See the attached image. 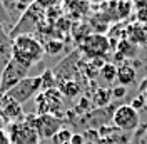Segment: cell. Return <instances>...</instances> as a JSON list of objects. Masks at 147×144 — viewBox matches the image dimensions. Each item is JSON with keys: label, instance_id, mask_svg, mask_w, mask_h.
<instances>
[{"label": "cell", "instance_id": "cell-1", "mask_svg": "<svg viewBox=\"0 0 147 144\" xmlns=\"http://www.w3.org/2000/svg\"><path fill=\"white\" fill-rule=\"evenodd\" d=\"M44 54H45L44 44L32 34H24L13 39V59L27 65L28 69L40 62Z\"/></svg>", "mask_w": 147, "mask_h": 144}, {"label": "cell", "instance_id": "cell-2", "mask_svg": "<svg viewBox=\"0 0 147 144\" xmlns=\"http://www.w3.org/2000/svg\"><path fill=\"white\" fill-rule=\"evenodd\" d=\"M35 117V114H28L24 121L9 124L10 144H38L40 137L34 127Z\"/></svg>", "mask_w": 147, "mask_h": 144}, {"label": "cell", "instance_id": "cell-3", "mask_svg": "<svg viewBox=\"0 0 147 144\" xmlns=\"http://www.w3.org/2000/svg\"><path fill=\"white\" fill-rule=\"evenodd\" d=\"M44 89L42 86V77L37 75V77H25L22 82H18L13 89H10L9 94L12 99H15L18 104H24L32 97H37L40 94V90Z\"/></svg>", "mask_w": 147, "mask_h": 144}, {"label": "cell", "instance_id": "cell-4", "mask_svg": "<svg viewBox=\"0 0 147 144\" xmlns=\"http://www.w3.org/2000/svg\"><path fill=\"white\" fill-rule=\"evenodd\" d=\"M28 69L27 65L20 64L18 60L12 59V62L7 65V69L2 74V79H0V96L7 94L10 89H13L18 82H22L25 77H28Z\"/></svg>", "mask_w": 147, "mask_h": 144}, {"label": "cell", "instance_id": "cell-5", "mask_svg": "<svg viewBox=\"0 0 147 144\" xmlns=\"http://www.w3.org/2000/svg\"><path fill=\"white\" fill-rule=\"evenodd\" d=\"M35 104L38 107V114H54L62 111V92L59 87H50V89L42 90L35 97Z\"/></svg>", "mask_w": 147, "mask_h": 144}, {"label": "cell", "instance_id": "cell-6", "mask_svg": "<svg viewBox=\"0 0 147 144\" xmlns=\"http://www.w3.org/2000/svg\"><path fill=\"white\" fill-rule=\"evenodd\" d=\"M112 122H114L115 127H119L120 131L132 132L139 126V112L130 104L119 106V107H115L114 114H112Z\"/></svg>", "mask_w": 147, "mask_h": 144}, {"label": "cell", "instance_id": "cell-7", "mask_svg": "<svg viewBox=\"0 0 147 144\" xmlns=\"http://www.w3.org/2000/svg\"><path fill=\"white\" fill-rule=\"evenodd\" d=\"M109 49H110V40L105 35L99 34V32L90 34L80 44V50L87 57H92V59H99L102 55H105L109 52Z\"/></svg>", "mask_w": 147, "mask_h": 144}, {"label": "cell", "instance_id": "cell-8", "mask_svg": "<svg viewBox=\"0 0 147 144\" xmlns=\"http://www.w3.org/2000/svg\"><path fill=\"white\" fill-rule=\"evenodd\" d=\"M34 127H35L38 137H42V139L52 137L54 139V136L62 129V121L54 114H38L35 117Z\"/></svg>", "mask_w": 147, "mask_h": 144}, {"label": "cell", "instance_id": "cell-9", "mask_svg": "<svg viewBox=\"0 0 147 144\" xmlns=\"http://www.w3.org/2000/svg\"><path fill=\"white\" fill-rule=\"evenodd\" d=\"M0 116L3 117V121L7 124L20 122L25 117L24 111H22V104H18L15 99H12L9 94L0 96Z\"/></svg>", "mask_w": 147, "mask_h": 144}, {"label": "cell", "instance_id": "cell-10", "mask_svg": "<svg viewBox=\"0 0 147 144\" xmlns=\"http://www.w3.org/2000/svg\"><path fill=\"white\" fill-rule=\"evenodd\" d=\"M12 59H13V39L0 25V79L7 65L12 62Z\"/></svg>", "mask_w": 147, "mask_h": 144}, {"label": "cell", "instance_id": "cell-11", "mask_svg": "<svg viewBox=\"0 0 147 144\" xmlns=\"http://www.w3.org/2000/svg\"><path fill=\"white\" fill-rule=\"evenodd\" d=\"M137 79V72L130 64H122L120 67H117V81L120 82V86L127 87L130 84H134Z\"/></svg>", "mask_w": 147, "mask_h": 144}, {"label": "cell", "instance_id": "cell-12", "mask_svg": "<svg viewBox=\"0 0 147 144\" xmlns=\"http://www.w3.org/2000/svg\"><path fill=\"white\" fill-rule=\"evenodd\" d=\"M64 7L74 17H82L89 10V0H64Z\"/></svg>", "mask_w": 147, "mask_h": 144}, {"label": "cell", "instance_id": "cell-13", "mask_svg": "<svg viewBox=\"0 0 147 144\" xmlns=\"http://www.w3.org/2000/svg\"><path fill=\"white\" fill-rule=\"evenodd\" d=\"M57 87L60 89L62 96H67V97H75V96H79V94H80V90H82L80 84H79L77 81H74V79L59 82V86H57Z\"/></svg>", "mask_w": 147, "mask_h": 144}, {"label": "cell", "instance_id": "cell-14", "mask_svg": "<svg viewBox=\"0 0 147 144\" xmlns=\"http://www.w3.org/2000/svg\"><path fill=\"white\" fill-rule=\"evenodd\" d=\"M99 74L102 75V79L105 82H114L115 79H117V67L114 65V64H104L100 67V71H99Z\"/></svg>", "mask_w": 147, "mask_h": 144}, {"label": "cell", "instance_id": "cell-15", "mask_svg": "<svg viewBox=\"0 0 147 144\" xmlns=\"http://www.w3.org/2000/svg\"><path fill=\"white\" fill-rule=\"evenodd\" d=\"M112 94V90L109 89H97V92L94 94V102H95V106H107L109 104V101H110V96Z\"/></svg>", "mask_w": 147, "mask_h": 144}, {"label": "cell", "instance_id": "cell-16", "mask_svg": "<svg viewBox=\"0 0 147 144\" xmlns=\"http://www.w3.org/2000/svg\"><path fill=\"white\" fill-rule=\"evenodd\" d=\"M70 139H72V132L70 131H67V129H60L57 134L54 136V141L57 144H65V143H70Z\"/></svg>", "mask_w": 147, "mask_h": 144}, {"label": "cell", "instance_id": "cell-17", "mask_svg": "<svg viewBox=\"0 0 147 144\" xmlns=\"http://www.w3.org/2000/svg\"><path fill=\"white\" fill-rule=\"evenodd\" d=\"M44 49H45V52L55 55L62 50V42H59V40H50L47 45H44Z\"/></svg>", "mask_w": 147, "mask_h": 144}, {"label": "cell", "instance_id": "cell-18", "mask_svg": "<svg viewBox=\"0 0 147 144\" xmlns=\"http://www.w3.org/2000/svg\"><path fill=\"white\" fill-rule=\"evenodd\" d=\"M136 20H137L139 24H142V25L147 27V9L136 10Z\"/></svg>", "mask_w": 147, "mask_h": 144}, {"label": "cell", "instance_id": "cell-19", "mask_svg": "<svg viewBox=\"0 0 147 144\" xmlns=\"http://www.w3.org/2000/svg\"><path fill=\"white\" fill-rule=\"evenodd\" d=\"M0 144H10L9 132H7L5 129H0Z\"/></svg>", "mask_w": 147, "mask_h": 144}, {"label": "cell", "instance_id": "cell-20", "mask_svg": "<svg viewBox=\"0 0 147 144\" xmlns=\"http://www.w3.org/2000/svg\"><path fill=\"white\" fill-rule=\"evenodd\" d=\"M130 2H132V5H134L137 10L147 9V0H130Z\"/></svg>", "mask_w": 147, "mask_h": 144}, {"label": "cell", "instance_id": "cell-21", "mask_svg": "<svg viewBox=\"0 0 147 144\" xmlns=\"http://www.w3.org/2000/svg\"><path fill=\"white\" fill-rule=\"evenodd\" d=\"M112 94H114V97H124L125 96V87L119 86V87H115V89L112 90Z\"/></svg>", "mask_w": 147, "mask_h": 144}, {"label": "cell", "instance_id": "cell-22", "mask_svg": "<svg viewBox=\"0 0 147 144\" xmlns=\"http://www.w3.org/2000/svg\"><path fill=\"white\" fill-rule=\"evenodd\" d=\"M15 2H18L20 5H22V9H25V7H32L34 3H37V0H15Z\"/></svg>", "mask_w": 147, "mask_h": 144}, {"label": "cell", "instance_id": "cell-23", "mask_svg": "<svg viewBox=\"0 0 147 144\" xmlns=\"http://www.w3.org/2000/svg\"><path fill=\"white\" fill-rule=\"evenodd\" d=\"M130 106L136 109V111H139V109H140V106H144V99H142V97H137V99L132 101V104H130Z\"/></svg>", "mask_w": 147, "mask_h": 144}, {"label": "cell", "instance_id": "cell-24", "mask_svg": "<svg viewBox=\"0 0 147 144\" xmlns=\"http://www.w3.org/2000/svg\"><path fill=\"white\" fill-rule=\"evenodd\" d=\"M72 144H82L84 143V137L80 134H72V139H70Z\"/></svg>", "mask_w": 147, "mask_h": 144}, {"label": "cell", "instance_id": "cell-25", "mask_svg": "<svg viewBox=\"0 0 147 144\" xmlns=\"http://www.w3.org/2000/svg\"><path fill=\"white\" fill-rule=\"evenodd\" d=\"M5 124H7V122L3 121V117L0 116V129H3V127H5Z\"/></svg>", "mask_w": 147, "mask_h": 144}, {"label": "cell", "instance_id": "cell-26", "mask_svg": "<svg viewBox=\"0 0 147 144\" xmlns=\"http://www.w3.org/2000/svg\"><path fill=\"white\" fill-rule=\"evenodd\" d=\"M146 134H147V124H146Z\"/></svg>", "mask_w": 147, "mask_h": 144}, {"label": "cell", "instance_id": "cell-27", "mask_svg": "<svg viewBox=\"0 0 147 144\" xmlns=\"http://www.w3.org/2000/svg\"><path fill=\"white\" fill-rule=\"evenodd\" d=\"M65 144H72V143H65Z\"/></svg>", "mask_w": 147, "mask_h": 144}]
</instances>
